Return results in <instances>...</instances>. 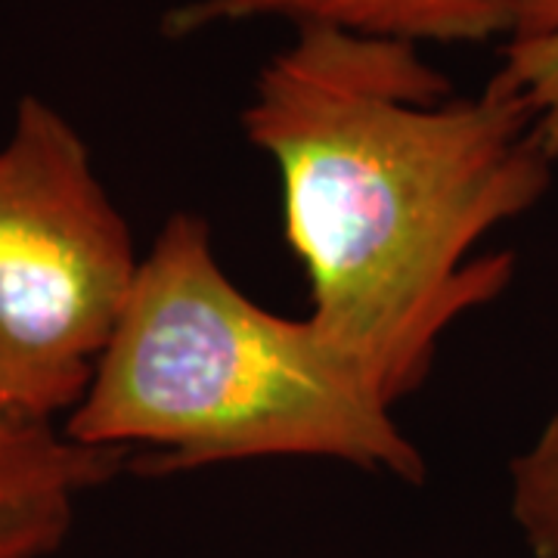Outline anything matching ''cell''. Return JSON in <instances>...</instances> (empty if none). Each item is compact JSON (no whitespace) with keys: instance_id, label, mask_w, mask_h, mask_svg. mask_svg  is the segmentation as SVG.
Segmentation results:
<instances>
[{"instance_id":"cell-1","label":"cell","mask_w":558,"mask_h":558,"mask_svg":"<svg viewBox=\"0 0 558 558\" xmlns=\"http://www.w3.org/2000/svg\"><path fill=\"white\" fill-rule=\"evenodd\" d=\"M242 134L277 168L307 319L391 407L444 332L509 289L515 258L475 248L543 199L556 161L502 72L457 97L416 44L319 25L260 65Z\"/></svg>"},{"instance_id":"cell-2","label":"cell","mask_w":558,"mask_h":558,"mask_svg":"<svg viewBox=\"0 0 558 558\" xmlns=\"http://www.w3.org/2000/svg\"><path fill=\"white\" fill-rule=\"evenodd\" d=\"M391 403L311 319L248 299L208 223L174 215L140 258L69 438L128 450L140 475L248 459H336L418 484L425 459Z\"/></svg>"},{"instance_id":"cell-3","label":"cell","mask_w":558,"mask_h":558,"mask_svg":"<svg viewBox=\"0 0 558 558\" xmlns=\"http://www.w3.org/2000/svg\"><path fill=\"white\" fill-rule=\"evenodd\" d=\"M140 258L87 140L38 94L0 143V407L57 422L78 407Z\"/></svg>"},{"instance_id":"cell-4","label":"cell","mask_w":558,"mask_h":558,"mask_svg":"<svg viewBox=\"0 0 558 558\" xmlns=\"http://www.w3.org/2000/svg\"><path fill=\"white\" fill-rule=\"evenodd\" d=\"M128 450L69 438L57 422L0 407V558H50L69 539L81 499L121 475Z\"/></svg>"},{"instance_id":"cell-5","label":"cell","mask_w":558,"mask_h":558,"mask_svg":"<svg viewBox=\"0 0 558 558\" xmlns=\"http://www.w3.org/2000/svg\"><path fill=\"white\" fill-rule=\"evenodd\" d=\"M519 0H183L161 20L168 38L183 40L282 20L295 28H339L403 44H481L512 35Z\"/></svg>"},{"instance_id":"cell-6","label":"cell","mask_w":558,"mask_h":558,"mask_svg":"<svg viewBox=\"0 0 558 558\" xmlns=\"http://www.w3.org/2000/svg\"><path fill=\"white\" fill-rule=\"evenodd\" d=\"M499 72L534 102L546 149L558 159V0H519Z\"/></svg>"},{"instance_id":"cell-7","label":"cell","mask_w":558,"mask_h":558,"mask_svg":"<svg viewBox=\"0 0 558 558\" xmlns=\"http://www.w3.org/2000/svg\"><path fill=\"white\" fill-rule=\"evenodd\" d=\"M512 519L534 558H558V413L512 462Z\"/></svg>"}]
</instances>
